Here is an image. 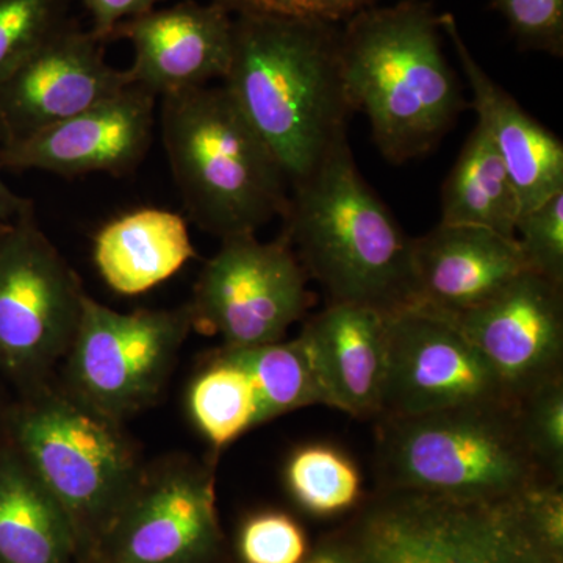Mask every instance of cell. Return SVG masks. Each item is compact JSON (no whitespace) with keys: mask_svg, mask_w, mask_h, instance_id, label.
Here are the masks:
<instances>
[{"mask_svg":"<svg viewBox=\"0 0 563 563\" xmlns=\"http://www.w3.org/2000/svg\"><path fill=\"white\" fill-rule=\"evenodd\" d=\"M9 442L68 517L79 551L91 553L144 468L121 422L49 380L13 398Z\"/></svg>","mask_w":563,"mask_h":563,"instance_id":"obj_6","label":"cell"},{"mask_svg":"<svg viewBox=\"0 0 563 563\" xmlns=\"http://www.w3.org/2000/svg\"><path fill=\"white\" fill-rule=\"evenodd\" d=\"M520 51L563 57V0H490Z\"/></svg>","mask_w":563,"mask_h":563,"instance_id":"obj_30","label":"cell"},{"mask_svg":"<svg viewBox=\"0 0 563 563\" xmlns=\"http://www.w3.org/2000/svg\"><path fill=\"white\" fill-rule=\"evenodd\" d=\"M515 499L537 539L563 559V484L544 481L526 488Z\"/></svg>","mask_w":563,"mask_h":563,"instance_id":"obj_32","label":"cell"},{"mask_svg":"<svg viewBox=\"0 0 563 563\" xmlns=\"http://www.w3.org/2000/svg\"><path fill=\"white\" fill-rule=\"evenodd\" d=\"M355 563H563L517 499L377 490L339 536Z\"/></svg>","mask_w":563,"mask_h":563,"instance_id":"obj_7","label":"cell"},{"mask_svg":"<svg viewBox=\"0 0 563 563\" xmlns=\"http://www.w3.org/2000/svg\"><path fill=\"white\" fill-rule=\"evenodd\" d=\"M488 402L515 401L450 318L422 307L387 314V376L379 418Z\"/></svg>","mask_w":563,"mask_h":563,"instance_id":"obj_12","label":"cell"},{"mask_svg":"<svg viewBox=\"0 0 563 563\" xmlns=\"http://www.w3.org/2000/svg\"><path fill=\"white\" fill-rule=\"evenodd\" d=\"M333 22L235 14L232 57L222 87L287 173H313L347 140L354 110Z\"/></svg>","mask_w":563,"mask_h":563,"instance_id":"obj_1","label":"cell"},{"mask_svg":"<svg viewBox=\"0 0 563 563\" xmlns=\"http://www.w3.org/2000/svg\"><path fill=\"white\" fill-rule=\"evenodd\" d=\"M376 472L380 490L473 499L514 498L551 481L525 442L517 402L379 418Z\"/></svg>","mask_w":563,"mask_h":563,"instance_id":"obj_5","label":"cell"},{"mask_svg":"<svg viewBox=\"0 0 563 563\" xmlns=\"http://www.w3.org/2000/svg\"><path fill=\"white\" fill-rule=\"evenodd\" d=\"M444 317L479 351L515 402L563 377V285L526 269L487 302Z\"/></svg>","mask_w":563,"mask_h":563,"instance_id":"obj_14","label":"cell"},{"mask_svg":"<svg viewBox=\"0 0 563 563\" xmlns=\"http://www.w3.org/2000/svg\"><path fill=\"white\" fill-rule=\"evenodd\" d=\"M191 331L188 303L122 313L85 295L62 387L122 424L157 401Z\"/></svg>","mask_w":563,"mask_h":563,"instance_id":"obj_9","label":"cell"},{"mask_svg":"<svg viewBox=\"0 0 563 563\" xmlns=\"http://www.w3.org/2000/svg\"><path fill=\"white\" fill-rule=\"evenodd\" d=\"M440 24L453 44L473 92L477 125L487 133L506 163L523 211L562 192V141L526 113L523 107L488 76L466 46L453 14H440Z\"/></svg>","mask_w":563,"mask_h":563,"instance_id":"obj_19","label":"cell"},{"mask_svg":"<svg viewBox=\"0 0 563 563\" xmlns=\"http://www.w3.org/2000/svg\"><path fill=\"white\" fill-rule=\"evenodd\" d=\"M85 295L33 210L0 231V380L16 393L49 383L73 344Z\"/></svg>","mask_w":563,"mask_h":563,"instance_id":"obj_8","label":"cell"},{"mask_svg":"<svg viewBox=\"0 0 563 563\" xmlns=\"http://www.w3.org/2000/svg\"><path fill=\"white\" fill-rule=\"evenodd\" d=\"M517 404L526 444L548 479L563 484V377L540 385Z\"/></svg>","mask_w":563,"mask_h":563,"instance_id":"obj_27","label":"cell"},{"mask_svg":"<svg viewBox=\"0 0 563 563\" xmlns=\"http://www.w3.org/2000/svg\"><path fill=\"white\" fill-rule=\"evenodd\" d=\"M157 96L129 85L110 99L29 139L0 146V168L58 176L131 173L146 157Z\"/></svg>","mask_w":563,"mask_h":563,"instance_id":"obj_15","label":"cell"},{"mask_svg":"<svg viewBox=\"0 0 563 563\" xmlns=\"http://www.w3.org/2000/svg\"><path fill=\"white\" fill-rule=\"evenodd\" d=\"M13 399L7 396L2 385H0V448L5 446L9 443V420L10 409Z\"/></svg>","mask_w":563,"mask_h":563,"instance_id":"obj_36","label":"cell"},{"mask_svg":"<svg viewBox=\"0 0 563 563\" xmlns=\"http://www.w3.org/2000/svg\"><path fill=\"white\" fill-rule=\"evenodd\" d=\"M0 172H2V168H0ZM31 210H33L32 202L11 191L9 185L0 176V231H3L7 225Z\"/></svg>","mask_w":563,"mask_h":563,"instance_id":"obj_34","label":"cell"},{"mask_svg":"<svg viewBox=\"0 0 563 563\" xmlns=\"http://www.w3.org/2000/svg\"><path fill=\"white\" fill-rule=\"evenodd\" d=\"M92 255L111 290L135 296L168 280L196 252L184 218L151 207L129 211L103 225Z\"/></svg>","mask_w":563,"mask_h":563,"instance_id":"obj_20","label":"cell"},{"mask_svg":"<svg viewBox=\"0 0 563 563\" xmlns=\"http://www.w3.org/2000/svg\"><path fill=\"white\" fill-rule=\"evenodd\" d=\"M220 544L213 470L173 457L144 465L90 554L98 563H209Z\"/></svg>","mask_w":563,"mask_h":563,"instance_id":"obj_11","label":"cell"},{"mask_svg":"<svg viewBox=\"0 0 563 563\" xmlns=\"http://www.w3.org/2000/svg\"><path fill=\"white\" fill-rule=\"evenodd\" d=\"M520 195L487 133H470L442 191V224L473 225L515 240Z\"/></svg>","mask_w":563,"mask_h":563,"instance_id":"obj_22","label":"cell"},{"mask_svg":"<svg viewBox=\"0 0 563 563\" xmlns=\"http://www.w3.org/2000/svg\"><path fill=\"white\" fill-rule=\"evenodd\" d=\"M285 484L296 504L314 517L347 512L362 499L361 470L331 444H306L292 451Z\"/></svg>","mask_w":563,"mask_h":563,"instance_id":"obj_25","label":"cell"},{"mask_svg":"<svg viewBox=\"0 0 563 563\" xmlns=\"http://www.w3.org/2000/svg\"><path fill=\"white\" fill-rule=\"evenodd\" d=\"M322 406L377 420L387 376V314L355 303L329 302L298 336Z\"/></svg>","mask_w":563,"mask_h":563,"instance_id":"obj_17","label":"cell"},{"mask_svg":"<svg viewBox=\"0 0 563 563\" xmlns=\"http://www.w3.org/2000/svg\"><path fill=\"white\" fill-rule=\"evenodd\" d=\"M224 347L250 376L261 404L263 422L320 404L301 340H280L250 347Z\"/></svg>","mask_w":563,"mask_h":563,"instance_id":"obj_24","label":"cell"},{"mask_svg":"<svg viewBox=\"0 0 563 563\" xmlns=\"http://www.w3.org/2000/svg\"><path fill=\"white\" fill-rule=\"evenodd\" d=\"M69 0H0V81L68 21Z\"/></svg>","mask_w":563,"mask_h":563,"instance_id":"obj_26","label":"cell"},{"mask_svg":"<svg viewBox=\"0 0 563 563\" xmlns=\"http://www.w3.org/2000/svg\"><path fill=\"white\" fill-rule=\"evenodd\" d=\"M412 265L417 307L448 317L487 302L528 269L517 240L442 222L412 239Z\"/></svg>","mask_w":563,"mask_h":563,"instance_id":"obj_18","label":"cell"},{"mask_svg":"<svg viewBox=\"0 0 563 563\" xmlns=\"http://www.w3.org/2000/svg\"><path fill=\"white\" fill-rule=\"evenodd\" d=\"M307 280L282 233L269 243L255 233L221 240L188 302L192 329L220 335L228 347L280 342L314 301Z\"/></svg>","mask_w":563,"mask_h":563,"instance_id":"obj_10","label":"cell"},{"mask_svg":"<svg viewBox=\"0 0 563 563\" xmlns=\"http://www.w3.org/2000/svg\"><path fill=\"white\" fill-rule=\"evenodd\" d=\"M76 533L10 442L0 448V563H74Z\"/></svg>","mask_w":563,"mask_h":563,"instance_id":"obj_21","label":"cell"},{"mask_svg":"<svg viewBox=\"0 0 563 563\" xmlns=\"http://www.w3.org/2000/svg\"><path fill=\"white\" fill-rule=\"evenodd\" d=\"M303 563H355L336 537L322 542Z\"/></svg>","mask_w":563,"mask_h":563,"instance_id":"obj_35","label":"cell"},{"mask_svg":"<svg viewBox=\"0 0 563 563\" xmlns=\"http://www.w3.org/2000/svg\"><path fill=\"white\" fill-rule=\"evenodd\" d=\"M282 235L331 302L384 314L417 307L412 239L363 179L343 141L291 185Z\"/></svg>","mask_w":563,"mask_h":563,"instance_id":"obj_3","label":"cell"},{"mask_svg":"<svg viewBox=\"0 0 563 563\" xmlns=\"http://www.w3.org/2000/svg\"><path fill=\"white\" fill-rule=\"evenodd\" d=\"M113 40L131 41L132 84L163 98L224 79L232 57L233 14L213 0H184L122 22Z\"/></svg>","mask_w":563,"mask_h":563,"instance_id":"obj_16","label":"cell"},{"mask_svg":"<svg viewBox=\"0 0 563 563\" xmlns=\"http://www.w3.org/2000/svg\"><path fill=\"white\" fill-rule=\"evenodd\" d=\"M431 2L369 7L344 21L340 54L352 110L369 121L393 165L431 154L466 107L461 80L442 51Z\"/></svg>","mask_w":563,"mask_h":563,"instance_id":"obj_2","label":"cell"},{"mask_svg":"<svg viewBox=\"0 0 563 563\" xmlns=\"http://www.w3.org/2000/svg\"><path fill=\"white\" fill-rule=\"evenodd\" d=\"M90 14L91 33L102 43H109L114 29L122 22L154 10L163 0H81Z\"/></svg>","mask_w":563,"mask_h":563,"instance_id":"obj_33","label":"cell"},{"mask_svg":"<svg viewBox=\"0 0 563 563\" xmlns=\"http://www.w3.org/2000/svg\"><path fill=\"white\" fill-rule=\"evenodd\" d=\"M239 554L243 563H303L310 551L302 526L288 514L269 510L244 521Z\"/></svg>","mask_w":563,"mask_h":563,"instance_id":"obj_29","label":"cell"},{"mask_svg":"<svg viewBox=\"0 0 563 563\" xmlns=\"http://www.w3.org/2000/svg\"><path fill=\"white\" fill-rule=\"evenodd\" d=\"M162 139L192 222L225 240L282 218L290 179L222 87L163 96Z\"/></svg>","mask_w":563,"mask_h":563,"instance_id":"obj_4","label":"cell"},{"mask_svg":"<svg viewBox=\"0 0 563 563\" xmlns=\"http://www.w3.org/2000/svg\"><path fill=\"white\" fill-rule=\"evenodd\" d=\"M187 410L192 426L214 451L263 424L250 376L224 346L210 354L192 376Z\"/></svg>","mask_w":563,"mask_h":563,"instance_id":"obj_23","label":"cell"},{"mask_svg":"<svg viewBox=\"0 0 563 563\" xmlns=\"http://www.w3.org/2000/svg\"><path fill=\"white\" fill-rule=\"evenodd\" d=\"M232 14H273V16L302 18L344 22L358 11L374 7L376 0H213Z\"/></svg>","mask_w":563,"mask_h":563,"instance_id":"obj_31","label":"cell"},{"mask_svg":"<svg viewBox=\"0 0 563 563\" xmlns=\"http://www.w3.org/2000/svg\"><path fill=\"white\" fill-rule=\"evenodd\" d=\"M515 240L529 272L563 285V191L523 211Z\"/></svg>","mask_w":563,"mask_h":563,"instance_id":"obj_28","label":"cell"},{"mask_svg":"<svg viewBox=\"0 0 563 563\" xmlns=\"http://www.w3.org/2000/svg\"><path fill=\"white\" fill-rule=\"evenodd\" d=\"M132 85L106 60V43L69 20L0 81V146L98 106Z\"/></svg>","mask_w":563,"mask_h":563,"instance_id":"obj_13","label":"cell"}]
</instances>
